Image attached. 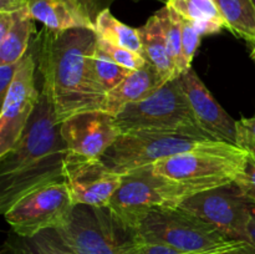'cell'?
<instances>
[{
	"mask_svg": "<svg viewBox=\"0 0 255 254\" xmlns=\"http://www.w3.org/2000/svg\"><path fill=\"white\" fill-rule=\"evenodd\" d=\"M247 242L251 243L255 248V213L253 211V216H252L251 222L248 226V236H247Z\"/></svg>",
	"mask_w": 255,
	"mask_h": 254,
	"instance_id": "cell-34",
	"label": "cell"
},
{
	"mask_svg": "<svg viewBox=\"0 0 255 254\" xmlns=\"http://www.w3.org/2000/svg\"><path fill=\"white\" fill-rule=\"evenodd\" d=\"M214 139L184 132L137 129L124 132L101 157L111 171L126 174L133 169L153 166L157 161L192 151Z\"/></svg>",
	"mask_w": 255,
	"mask_h": 254,
	"instance_id": "cell-7",
	"label": "cell"
},
{
	"mask_svg": "<svg viewBox=\"0 0 255 254\" xmlns=\"http://www.w3.org/2000/svg\"><path fill=\"white\" fill-rule=\"evenodd\" d=\"M54 106L41 91L40 100L14 148L0 157V211L4 214L24 194L65 178L67 147Z\"/></svg>",
	"mask_w": 255,
	"mask_h": 254,
	"instance_id": "cell-2",
	"label": "cell"
},
{
	"mask_svg": "<svg viewBox=\"0 0 255 254\" xmlns=\"http://www.w3.org/2000/svg\"><path fill=\"white\" fill-rule=\"evenodd\" d=\"M156 14L158 15L162 27H163L167 50L176 70V76L179 77L184 72H187L183 61V50H182V27L179 14L167 4Z\"/></svg>",
	"mask_w": 255,
	"mask_h": 254,
	"instance_id": "cell-22",
	"label": "cell"
},
{
	"mask_svg": "<svg viewBox=\"0 0 255 254\" xmlns=\"http://www.w3.org/2000/svg\"><path fill=\"white\" fill-rule=\"evenodd\" d=\"M96 45L97 47H100V49L102 50V51L106 52L112 60H115L117 64L126 67V69L132 70V71H136V70L141 69V67L144 66V64L147 62L146 59H144L142 55L131 51V50L128 49H125V47L112 45L111 42L105 41V40L99 39V37H97Z\"/></svg>",
	"mask_w": 255,
	"mask_h": 254,
	"instance_id": "cell-26",
	"label": "cell"
},
{
	"mask_svg": "<svg viewBox=\"0 0 255 254\" xmlns=\"http://www.w3.org/2000/svg\"><path fill=\"white\" fill-rule=\"evenodd\" d=\"M65 178L32 189L4 213L7 224L20 237H34L61 226L74 209Z\"/></svg>",
	"mask_w": 255,
	"mask_h": 254,
	"instance_id": "cell-9",
	"label": "cell"
},
{
	"mask_svg": "<svg viewBox=\"0 0 255 254\" xmlns=\"http://www.w3.org/2000/svg\"><path fill=\"white\" fill-rule=\"evenodd\" d=\"M12 20H14V12L0 11V40L4 39L5 35L7 34L12 25Z\"/></svg>",
	"mask_w": 255,
	"mask_h": 254,
	"instance_id": "cell-33",
	"label": "cell"
},
{
	"mask_svg": "<svg viewBox=\"0 0 255 254\" xmlns=\"http://www.w3.org/2000/svg\"><path fill=\"white\" fill-rule=\"evenodd\" d=\"M234 183L239 188L241 193L252 204H255V156L248 153L243 173L241 174V177H238Z\"/></svg>",
	"mask_w": 255,
	"mask_h": 254,
	"instance_id": "cell-29",
	"label": "cell"
},
{
	"mask_svg": "<svg viewBox=\"0 0 255 254\" xmlns=\"http://www.w3.org/2000/svg\"><path fill=\"white\" fill-rule=\"evenodd\" d=\"M251 57L253 59V61L255 62V45L254 46H252V52H251Z\"/></svg>",
	"mask_w": 255,
	"mask_h": 254,
	"instance_id": "cell-35",
	"label": "cell"
},
{
	"mask_svg": "<svg viewBox=\"0 0 255 254\" xmlns=\"http://www.w3.org/2000/svg\"><path fill=\"white\" fill-rule=\"evenodd\" d=\"M6 254H74L64 246L54 229L34 237L17 236L9 244Z\"/></svg>",
	"mask_w": 255,
	"mask_h": 254,
	"instance_id": "cell-23",
	"label": "cell"
},
{
	"mask_svg": "<svg viewBox=\"0 0 255 254\" xmlns=\"http://www.w3.org/2000/svg\"><path fill=\"white\" fill-rule=\"evenodd\" d=\"M248 152L236 144L212 141L192 151L157 161L152 169L174 181L184 199L234 183L243 173Z\"/></svg>",
	"mask_w": 255,
	"mask_h": 254,
	"instance_id": "cell-3",
	"label": "cell"
},
{
	"mask_svg": "<svg viewBox=\"0 0 255 254\" xmlns=\"http://www.w3.org/2000/svg\"><path fill=\"white\" fill-rule=\"evenodd\" d=\"M75 1L79 2V4L91 15L92 19L95 20L97 15H99V12L102 11V9H100V7H102V5L107 4V2H110L111 0H75Z\"/></svg>",
	"mask_w": 255,
	"mask_h": 254,
	"instance_id": "cell-31",
	"label": "cell"
},
{
	"mask_svg": "<svg viewBox=\"0 0 255 254\" xmlns=\"http://www.w3.org/2000/svg\"><path fill=\"white\" fill-rule=\"evenodd\" d=\"M60 132L70 153L101 158L122 134L115 116L102 111L82 112L65 120Z\"/></svg>",
	"mask_w": 255,
	"mask_h": 254,
	"instance_id": "cell-13",
	"label": "cell"
},
{
	"mask_svg": "<svg viewBox=\"0 0 255 254\" xmlns=\"http://www.w3.org/2000/svg\"><path fill=\"white\" fill-rule=\"evenodd\" d=\"M34 17L27 5L14 11V20L4 39L0 40V65L21 61L29 49L32 32L35 31Z\"/></svg>",
	"mask_w": 255,
	"mask_h": 254,
	"instance_id": "cell-18",
	"label": "cell"
},
{
	"mask_svg": "<svg viewBox=\"0 0 255 254\" xmlns=\"http://www.w3.org/2000/svg\"><path fill=\"white\" fill-rule=\"evenodd\" d=\"M179 82L202 131L214 141L237 146V121L216 101L196 71L189 69L179 76Z\"/></svg>",
	"mask_w": 255,
	"mask_h": 254,
	"instance_id": "cell-14",
	"label": "cell"
},
{
	"mask_svg": "<svg viewBox=\"0 0 255 254\" xmlns=\"http://www.w3.org/2000/svg\"><path fill=\"white\" fill-rule=\"evenodd\" d=\"M34 52L27 51L1 102L0 114V157L11 151L21 137L41 91L35 86Z\"/></svg>",
	"mask_w": 255,
	"mask_h": 254,
	"instance_id": "cell-11",
	"label": "cell"
},
{
	"mask_svg": "<svg viewBox=\"0 0 255 254\" xmlns=\"http://www.w3.org/2000/svg\"><path fill=\"white\" fill-rule=\"evenodd\" d=\"M138 34L143 49V57L147 62L156 67L164 82L178 79L168 55L164 31L158 15L154 14L149 17L146 24L139 27Z\"/></svg>",
	"mask_w": 255,
	"mask_h": 254,
	"instance_id": "cell-17",
	"label": "cell"
},
{
	"mask_svg": "<svg viewBox=\"0 0 255 254\" xmlns=\"http://www.w3.org/2000/svg\"><path fill=\"white\" fill-rule=\"evenodd\" d=\"M164 80L149 62L136 70L106 94L102 111L116 116L127 105L142 101L151 96L162 86Z\"/></svg>",
	"mask_w": 255,
	"mask_h": 254,
	"instance_id": "cell-15",
	"label": "cell"
},
{
	"mask_svg": "<svg viewBox=\"0 0 255 254\" xmlns=\"http://www.w3.org/2000/svg\"><path fill=\"white\" fill-rule=\"evenodd\" d=\"M115 120L122 133L137 129H163L212 139L199 127L179 77L167 81L147 99L127 105Z\"/></svg>",
	"mask_w": 255,
	"mask_h": 254,
	"instance_id": "cell-5",
	"label": "cell"
},
{
	"mask_svg": "<svg viewBox=\"0 0 255 254\" xmlns=\"http://www.w3.org/2000/svg\"><path fill=\"white\" fill-rule=\"evenodd\" d=\"M253 211H254V213H255V204H253Z\"/></svg>",
	"mask_w": 255,
	"mask_h": 254,
	"instance_id": "cell-37",
	"label": "cell"
},
{
	"mask_svg": "<svg viewBox=\"0 0 255 254\" xmlns=\"http://www.w3.org/2000/svg\"><path fill=\"white\" fill-rule=\"evenodd\" d=\"M94 64L97 79L106 92L115 89L120 82L124 81L128 75L133 72L132 70L117 64L106 52L97 47V45L94 55Z\"/></svg>",
	"mask_w": 255,
	"mask_h": 254,
	"instance_id": "cell-25",
	"label": "cell"
},
{
	"mask_svg": "<svg viewBox=\"0 0 255 254\" xmlns=\"http://www.w3.org/2000/svg\"><path fill=\"white\" fill-rule=\"evenodd\" d=\"M95 30L44 29L34 41L35 61L42 76V90L54 106L59 124L95 110H102L107 92L97 79L94 55Z\"/></svg>",
	"mask_w": 255,
	"mask_h": 254,
	"instance_id": "cell-1",
	"label": "cell"
},
{
	"mask_svg": "<svg viewBox=\"0 0 255 254\" xmlns=\"http://www.w3.org/2000/svg\"><path fill=\"white\" fill-rule=\"evenodd\" d=\"M182 27V50H183V61L186 70L188 71L192 69V60H193L194 54H196L198 45L201 42V32L198 31L197 26L192 20L186 19V17L179 15Z\"/></svg>",
	"mask_w": 255,
	"mask_h": 254,
	"instance_id": "cell-27",
	"label": "cell"
},
{
	"mask_svg": "<svg viewBox=\"0 0 255 254\" xmlns=\"http://www.w3.org/2000/svg\"><path fill=\"white\" fill-rule=\"evenodd\" d=\"M166 4L181 16L192 20L202 36L227 29L226 20L214 0H168Z\"/></svg>",
	"mask_w": 255,
	"mask_h": 254,
	"instance_id": "cell-19",
	"label": "cell"
},
{
	"mask_svg": "<svg viewBox=\"0 0 255 254\" xmlns=\"http://www.w3.org/2000/svg\"><path fill=\"white\" fill-rule=\"evenodd\" d=\"M64 177L74 204L106 207L122 183V176L111 171L101 158L67 153Z\"/></svg>",
	"mask_w": 255,
	"mask_h": 254,
	"instance_id": "cell-12",
	"label": "cell"
},
{
	"mask_svg": "<svg viewBox=\"0 0 255 254\" xmlns=\"http://www.w3.org/2000/svg\"><path fill=\"white\" fill-rule=\"evenodd\" d=\"M162 1H164V2H167V1H168V0H162Z\"/></svg>",
	"mask_w": 255,
	"mask_h": 254,
	"instance_id": "cell-38",
	"label": "cell"
},
{
	"mask_svg": "<svg viewBox=\"0 0 255 254\" xmlns=\"http://www.w3.org/2000/svg\"><path fill=\"white\" fill-rule=\"evenodd\" d=\"M184 201L174 181L158 176L152 166L122 174V183L106 208L126 228L138 232L142 222L152 211L178 207Z\"/></svg>",
	"mask_w": 255,
	"mask_h": 254,
	"instance_id": "cell-6",
	"label": "cell"
},
{
	"mask_svg": "<svg viewBox=\"0 0 255 254\" xmlns=\"http://www.w3.org/2000/svg\"><path fill=\"white\" fill-rule=\"evenodd\" d=\"M19 65L20 61L15 62V64L0 65V99H1V102L6 95L7 90H9L10 85H11L12 80H14L15 74L19 69Z\"/></svg>",
	"mask_w": 255,
	"mask_h": 254,
	"instance_id": "cell-30",
	"label": "cell"
},
{
	"mask_svg": "<svg viewBox=\"0 0 255 254\" xmlns=\"http://www.w3.org/2000/svg\"><path fill=\"white\" fill-rule=\"evenodd\" d=\"M237 146L255 156V115L237 121Z\"/></svg>",
	"mask_w": 255,
	"mask_h": 254,
	"instance_id": "cell-28",
	"label": "cell"
},
{
	"mask_svg": "<svg viewBox=\"0 0 255 254\" xmlns=\"http://www.w3.org/2000/svg\"><path fill=\"white\" fill-rule=\"evenodd\" d=\"M27 5V0H0V11L14 12Z\"/></svg>",
	"mask_w": 255,
	"mask_h": 254,
	"instance_id": "cell-32",
	"label": "cell"
},
{
	"mask_svg": "<svg viewBox=\"0 0 255 254\" xmlns=\"http://www.w3.org/2000/svg\"><path fill=\"white\" fill-rule=\"evenodd\" d=\"M95 32L99 39L125 47L143 56V49L139 39L138 29L128 26L111 14L110 9H104L95 19Z\"/></svg>",
	"mask_w": 255,
	"mask_h": 254,
	"instance_id": "cell-20",
	"label": "cell"
},
{
	"mask_svg": "<svg viewBox=\"0 0 255 254\" xmlns=\"http://www.w3.org/2000/svg\"><path fill=\"white\" fill-rule=\"evenodd\" d=\"M178 207L213 224L228 238L247 242L253 204L241 193L236 183L194 194Z\"/></svg>",
	"mask_w": 255,
	"mask_h": 254,
	"instance_id": "cell-10",
	"label": "cell"
},
{
	"mask_svg": "<svg viewBox=\"0 0 255 254\" xmlns=\"http://www.w3.org/2000/svg\"><path fill=\"white\" fill-rule=\"evenodd\" d=\"M142 239V238H141ZM139 254H255V248L246 241L232 239L228 243L213 247V248L203 249V251L184 252L162 244L147 243L142 241Z\"/></svg>",
	"mask_w": 255,
	"mask_h": 254,
	"instance_id": "cell-24",
	"label": "cell"
},
{
	"mask_svg": "<svg viewBox=\"0 0 255 254\" xmlns=\"http://www.w3.org/2000/svg\"><path fill=\"white\" fill-rule=\"evenodd\" d=\"M54 231L74 254H139L142 244L138 232L122 226L106 207L76 204Z\"/></svg>",
	"mask_w": 255,
	"mask_h": 254,
	"instance_id": "cell-4",
	"label": "cell"
},
{
	"mask_svg": "<svg viewBox=\"0 0 255 254\" xmlns=\"http://www.w3.org/2000/svg\"><path fill=\"white\" fill-rule=\"evenodd\" d=\"M27 7L35 20L54 32L79 27L95 30V20L75 0H27Z\"/></svg>",
	"mask_w": 255,
	"mask_h": 254,
	"instance_id": "cell-16",
	"label": "cell"
},
{
	"mask_svg": "<svg viewBox=\"0 0 255 254\" xmlns=\"http://www.w3.org/2000/svg\"><path fill=\"white\" fill-rule=\"evenodd\" d=\"M252 2H253V5H254V7H255V0H252Z\"/></svg>",
	"mask_w": 255,
	"mask_h": 254,
	"instance_id": "cell-36",
	"label": "cell"
},
{
	"mask_svg": "<svg viewBox=\"0 0 255 254\" xmlns=\"http://www.w3.org/2000/svg\"><path fill=\"white\" fill-rule=\"evenodd\" d=\"M138 234L147 243L184 252L203 251L232 241L213 224L181 207L152 211L142 222Z\"/></svg>",
	"mask_w": 255,
	"mask_h": 254,
	"instance_id": "cell-8",
	"label": "cell"
},
{
	"mask_svg": "<svg viewBox=\"0 0 255 254\" xmlns=\"http://www.w3.org/2000/svg\"><path fill=\"white\" fill-rule=\"evenodd\" d=\"M236 36L255 45V7L252 0H214Z\"/></svg>",
	"mask_w": 255,
	"mask_h": 254,
	"instance_id": "cell-21",
	"label": "cell"
}]
</instances>
